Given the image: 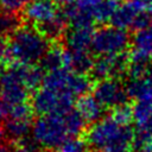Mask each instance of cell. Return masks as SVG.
<instances>
[{
  "instance_id": "1",
  "label": "cell",
  "mask_w": 152,
  "mask_h": 152,
  "mask_svg": "<svg viewBox=\"0 0 152 152\" xmlns=\"http://www.w3.org/2000/svg\"><path fill=\"white\" fill-rule=\"evenodd\" d=\"M51 42L32 24H23L8 36L6 62L8 64H38Z\"/></svg>"
},
{
  "instance_id": "2",
  "label": "cell",
  "mask_w": 152,
  "mask_h": 152,
  "mask_svg": "<svg viewBox=\"0 0 152 152\" xmlns=\"http://www.w3.org/2000/svg\"><path fill=\"white\" fill-rule=\"evenodd\" d=\"M132 43V37L126 28L113 25H102L94 31L91 52L96 56L119 55L126 52Z\"/></svg>"
},
{
  "instance_id": "3",
  "label": "cell",
  "mask_w": 152,
  "mask_h": 152,
  "mask_svg": "<svg viewBox=\"0 0 152 152\" xmlns=\"http://www.w3.org/2000/svg\"><path fill=\"white\" fill-rule=\"evenodd\" d=\"M32 135L45 150H57L66 137H69L62 114L59 113L38 116L33 122Z\"/></svg>"
},
{
  "instance_id": "4",
  "label": "cell",
  "mask_w": 152,
  "mask_h": 152,
  "mask_svg": "<svg viewBox=\"0 0 152 152\" xmlns=\"http://www.w3.org/2000/svg\"><path fill=\"white\" fill-rule=\"evenodd\" d=\"M0 96L11 106L30 101L31 93L23 81V64H8L0 80Z\"/></svg>"
},
{
  "instance_id": "5",
  "label": "cell",
  "mask_w": 152,
  "mask_h": 152,
  "mask_svg": "<svg viewBox=\"0 0 152 152\" xmlns=\"http://www.w3.org/2000/svg\"><path fill=\"white\" fill-rule=\"evenodd\" d=\"M93 94L106 110H110L122 103L129 102L125 80L110 77L94 82Z\"/></svg>"
},
{
  "instance_id": "6",
  "label": "cell",
  "mask_w": 152,
  "mask_h": 152,
  "mask_svg": "<svg viewBox=\"0 0 152 152\" xmlns=\"http://www.w3.org/2000/svg\"><path fill=\"white\" fill-rule=\"evenodd\" d=\"M124 127V125H120L108 114L99 121L91 124L83 138L86 139L90 152H100L122 132Z\"/></svg>"
},
{
  "instance_id": "7",
  "label": "cell",
  "mask_w": 152,
  "mask_h": 152,
  "mask_svg": "<svg viewBox=\"0 0 152 152\" xmlns=\"http://www.w3.org/2000/svg\"><path fill=\"white\" fill-rule=\"evenodd\" d=\"M64 91V90H63ZM45 87H40L31 94L30 103L36 116H42L51 113H63L62 93Z\"/></svg>"
},
{
  "instance_id": "8",
  "label": "cell",
  "mask_w": 152,
  "mask_h": 152,
  "mask_svg": "<svg viewBox=\"0 0 152 152\" xmlns=\"http://www.w3.org/2000/svg\"><path fill=\"white\" fill-rule=\"evenodd\" d=\"M95 0H75L72 4L64 6L62 13L64 14L69 27H94Z\"/></svg>"
},
{
  "instance_id": "9",
  "label": "cell",
  "mask_w": 152,
  "mask_h": 152,
  "mask_svg": "<svg viewBox=\"0 0 152 152\" xmlns=\"http://www.w3.org/2000/svg\"><path fill=\"white\" fill-rule=\"evenodd\" d=\"M57 6L53 0H31L23 11V20L32 25L43 24L58 13Z\"/></svg>"
},
{
  "instance_id": "10",
  "label": "cell",
  "mask_w": 152,
  "mask_h": 152,
  "mask_svg": "<svg viewBox=\"0 0 152 152\" xmlns=\"http://www.w3.org/2000/svg\"><path fill=\"white\" fill-rule=\"evenodd\" d=\"M94 27H69L62 43L70 50H90Z\"/></svg>"
},
{
  "instance_id": "11",
  "label": "cell",
  "mask_w": 152,
  "mask_h": 152,
  "mask_svg": "<svg viewBox=\"0 0 152 152\" xmlns=\"http://www.w3.org/2000/svg\"><path fill=\"white\" fill-rule=\"evenodd\" d=\"M66 48V46H65ZM95 62V57L89 50H65V69L78 72L89 74Z\"/></svg>"
},
{
  "instance_id": "12",
  "label": "cell",
  "mask_w": 152,
  "mask_h": 152,
  "mask_svg": "<svg viewBox=\"0 0 152 152\" xmlns=\"http://www.w3.org/2000/svg\"><path fill=\"white\" fill-rule=\"evenodd\" d=\"M75 106L80 110V113L83 115V118L86 119L89 126L104 116L106 109L97 101L94 94L90 95L89 93H87V94L78 96L75 102Z\"/></svg>"
},
{
  "instance_id": "13",
  "label": "cell",
  "mask_w": 152,
  "mask_h": 152,
  "mask_svg": "<svg viewBox=\"0 0 152 152\" xmlns=\"http://www.w3.org/2000/svg\"><path fill=\"white\" fill-rule=\"evenodd\" d=\"M43 34L44 37H46L51 43L52 42H62L66 30L69 28V24L64 17V14L62 13V11H58V13L50 20L39 24V25H34Z\"/></svg>"
},
{
  "instance_id": "14",
  "label": "cell",
  "mask_w": 152,
  "mask_h": 152,
  "mask_svg": "<svg viewBox=\"0 0 152 152\" xmlns=\"http://www.w3.org/2000/svg\"><path fill=\"white\" fill-rule=\"evenodd\" d=\"M65 50L66 48L62 42H52L38 64L46 72L65 68Z\"/></svg>"
},
{
  "instance_id": "15",
  "label": "cell",
  "mask_w": 152,
  "mask_h": 152,
  "mask_svg": "<svg viewBox=\"0 0 152 152\" xmlns=\"http://www.w3.org/2000/svg\"><path fill=\"white\" fill-rule=\"evenodd\" d=\"M33 119H6L4 120V127L6 133V139L17 142L23 138L30 135L32 133Z\"/></svg>"
},
{
  "instance_id": "16",
  "label": "cell",
  "mask_w": 152,
  "mask_h": 152,
  "mask_svg": "<svg viewBox=\"0 0 152 152\" xmlns=\"http://www.w3.org/2000/svg\"><path fill=\"white\" fill-rule=\"evenodd\" d=\"M62 118L69 137H84L89 125L76 107L64 112Z\"/></svg>"
},
{
  "instance_id": "17",
  "label": "cell",
  "mask_w": 152,
  "mask_h": 152,
  "mask_svg": "<svg viewBox=\"0 0 152 152\" xmlns=\"http://www.w3.org/2000/svg\"><path fill=\"white\" fill-rule=\"evenodd\" d=\"M140 11H138L133 4L128 0L127 2H124L121 5H118L116 10L114 11L112 18H110V25L120 27V28H128L132 27V24L137 17V14Z\"/></svg>"
},
{
  "instance_id": "18",
  "label": "cell",
  "mask_w": 152,
  "mask_h": 152,
  "mask_svg": "<svg viewBox=\"0 0 152 152\" xmlns=\"http://www.w3.org/2000/svg\"><path fill=\"white\" fill-rule=\"evenodd\" d=\"M44 72L39 64H23V81L31 94L43 86Z\"/></svg>"
},
{
  "instance_id": "19",
  "label": "cell",
  "mask_w": 152,
  "mask_h": 152,
  "mask_svg": "<svg viewBox=\"0 0 152 152\" xmlns=\"http://www.w3.org/2000/svg\"><path fill=\"white\" fill-rule=\"evenodd\" d=\"M125 86H126V90L129 99L133 101L152 96V86L148 82L147 77L126 78Z\"/></svg>"
},
{
  "instance_id": "20",
  "label": "cell",
  "mask_w": 152,
  "mask_h": 152,
  "mask_svg": "<svg viewBox=\"0 0 152 152\" xmlns=\"http://www.w3.org/2000/svg\"><path fill=\"white\" fill-rule=\"evenodd\" d=\"M70 70L62 68L52 71H48L43 80V86L45 88L56 90V91H63L68 90V80H69Z\"/></svg>"
},
{
  "instance_id": "21",
  "label": "cell",
  "mask_w": 152,
  "mask_h": 152,
  "mask_svg": "<svg viewBox=\"0 0 152 152\" xmlns=\"http://www.w3.org/2000/svg\"><path fill=\"white\" fill-rule=\"evenodd\" d=\"M133 118L135 126L142 125L152 116V96L134 100L133 103Z\"/></svg>"
},
{
  "instance_id": "22",
  "label": "cell",
  "mask_w": 152,
  "mask_h": 152,
  "mask_svg": "<svg viewBox=\"0 0 152 152\" xmlns=\"http://www.w3.org/2000/svg\"><path fill=\"white\" fill-rule=\"evenodd\" d=\"M118 7V1L115 0H95L94 15L95 20L100 24L110 21L114 11Z\"/></svg>"
},
{
  "instance_id": "23",
  "label": "cell",
  "mask_w": 152,
  "mask_h": 152,
  "mask_svg": "<svg viewBox=\"0 0 152 152\" xmlns=\"http://www.w3.org/2000/svg\"><path fill=\"white\" fill-rule=\"evenodd\" d=\"M23 18L17 13H10L0 10V37H8L18 27H20Z\"/></svg>"
},
{
  "instance_id": "24",
  "label": "cell",
  "mask_w": 152,
  "mask_h": 152,
  "mask_svg": "<svg viewBox=\"0 0 152 152\" xmlns=\"http://www.w3.org/2000/svg\"><path fill=\"white\" fill-rule=\"evenodd\" d=\"M132 45L146 52L152 59V25L145 30L134 32L132 37Z\"/></svg>"
},
{
  "instance_id": "25",
  "label": "cell",
  "mask_w": 152,
  "mask_h": 152,
  "mask_svg": "<svg viewBox=\"0 0 152 152\" xmlns=\"http://www.w3.org/2000/svg\"><path fill=\"white\" fill-rule=\"evenodd\" d=\"M109 115L118 121L120 125L124 126H128L132 122H134V118H133V106L129 102L122 103L113 109L109 110Z\"/></svg>"
},
{
  "instance_id": "26",
  "label": "cell",
  "mask_w": 152,
  "mask_h": 152,
  "mask_svg": "<svg viewBox=\"0 0 152 152\" xmlns=\"http://www.w3.org/2000/svg\"><path fill=\"white\" fill-rule=\"evenodd\" d=\"M56 152H90L83 137H69L56 150Z\"/></svg>"
},
{
  "instance_id": "27",
  "label": "cell",
  "mask_w": 152,
  "mask_h": 152,
  "mask_svg": "<svg viewBox=\"0 0 152 152\" xmlns=\"http://www.w3.org/2000/svg\"><path fill=\"white\" fill-rule=\"evenodd\" d=\"M31 0H0V10L10 13L23 12Z\"/></svg>"
},
{
  "instance_id": "28",
  "label": "cell",
  "mask_w": 152,
  "mask_h": 152,
  "mask_svg": "<svg viewBox=\"0 0 152 152\" xmlns=\"http://www.w3.org/2000/svg\"><path fill=\"white\" fill-rule=\"evenodd\" d=\"M151 25H152V15L147 11H140L137 14L131 28H132V31L137 32V31L145 30V28L150 27Z\"/></svg>"
},
{
  "instance_id": "29",
  "label": "cell",
  "mask_w": 152,
  "mask_h": 152,
  "mask_svg": "<svg viewBox=\"0 0 152 152\" xmlns=\"http://www.w3.org/2000/svg\"><path fill=\"white\" fill-rule=\"evenodd\" d=\"M135 129L139 131L140 133H142L144 135H146L147 138L152 139V116L148 120H146L142 125L135 126Z\"/></svg>"
},
{
  "instance_id": "30",
  "label": "cell",
  "mask_w": 152,
  "mask_h": 152,
  "mask_svg": "<svg viewBox=\"0 0 152 152\" xmlns=\"http://www.w3.org/2000/svg\"><path fill=\"white\" fill-rule=\"evenodd\" d=\"M138 11H147L152 4V0H129Z\"/></svg>"
},
{
  "instance_id": "31",
  "label": "cell",
  "mask_w": 152,
  "mask_h": 152,
  "mask_svg": "<svg viewBox=\"0 0 152 152\" xmlns=\"http://www.w3.org/2000/svg\"><path fill=\"white\" fill-rule=\"evenodd\" d=\"M7 48H8V37H0V59L6 61Z\"/></svg>"
},
{
  "instance_id": "32",
  "label": "cell",
  "mask_w": 152,
  "mask_h": 152,
  "mask_svg": "<svg viewBox=\"0 0 152 152\" xmlns=\"http://www.w3.org/2000/svg\"><path fill=\"white\" fill-rule=\"evenodd\" d=\"M13 148V142L10 140H5L0 142V152H12Z\"/></svg>"
},
{
  "instance_id": "33",
  "label": "cell",
  "mask_w": 152,
  "mask_h": 152,
  "mask_svg": "<svg viewBox=\"0 0 152 152\" xmlns=\"http://www.w3.org/2000/svg\"><path fill=\"white\" fill-rule=\"evenodd\" d=\"M7 68H8V63L5 59H0V80L4 76V74L6 72Z\"/></svg>"
},
{
  "instance_id": "34",
  "label": "cell",
  "mask_w": 152,
  "mask_h": 152,
  "mask_svg": "<svg viewBox=\"0 0 152 152\" xmlns=\"http://www.w3.org/2000/svg\"><path fill=\"white\" fill-rule=\"evenodd\" d=\"M7 140L6 139V133H5V127H4V122H0V142Z\"/></svg>"
},
{
  "instance_id": "35",
  "label": "cell",
  "mask_w": 152,
  "mask_h": 152,
  "mask_svg": "<svg viewBox=\"0 0 152 152\" xmlns=\"http://www.w3.org/2000/svg\"><path fill=\"white\" fill-rule=\"evenodd\" d=\"M58 6H62V7H64V6H68V5H70V4H72L75 0H53Z\"/></svg>"
},
{
  "instance_id": "36",
  "label": "cell",
  "mask_w": 152,
  "mask_h": 152,
  "mask_svg": "<svg viewBox=\"0 0 152 152\" xmlns=\"http://www.w3.org/2000/svg\"><path fill=\"white\" fill-rule=\"evenodd\" d=\"M12 152H28V151H27V150H25V148H23V147H20V146H18L17 144H14V142H13Z\"/></svg>"
},
{
  "instance_id": "37",
  "label": "cell",
  "mask_w": 152,
  "mask_h": 152,
  "mask_svg": "<svg viewBox=\"0 0 152 152\" xmlns=\"http://www.w3.org/2000/svg\"><path fill=\"white\" fill-rule=\"evenodd\" d=\"M141 152H152V139L148 141V144L142 148Z\"/></svg>"
},
{
  "instance_id": "38",
  "label": "cell",
  "mask_w": 152,
  "mask_h": 152,
  "mask_svg": "<svg viewBox=\"0 0 152 152\" xmlns=\"http://www.w3.org/2000/svg\"><path fill=\"white\" fill-rule=\"evenodd\" d=\"M146 77H147L148 82H150V83H151V86H152V64H151V66H150V69H148V72H147Z\"/></svg>"
},
{
  "instance_id": "39",
  "label": "cell",
  "mask_w": 152,
  "mask_h": 152,
  "mask_svg": "<svg viewBox=\"0 0 152 152\" xmlns=\"http://www.w3.org/2000/svg\"><path fill=\"white\" fill-rule=\"evenodd\" d=\"M147 12H148V13H150V14L152 15V4H151V6L148 7V10H147Z\"/></svg>"
},
{
  "instance_id": "40",
  "label": "cell",
  "mask_w": 152,
  "mask_h": 152,
  "mask_svg": "<svg viewBox=\"0 0 152 152\" xmlns=\"http://www.w3.org/2000/svg\"><path fill=\"white\" fill-rule=\"evenodd\" d=\"M115 1H119V0H115Z\"/></svg>"
}]
</instances>
